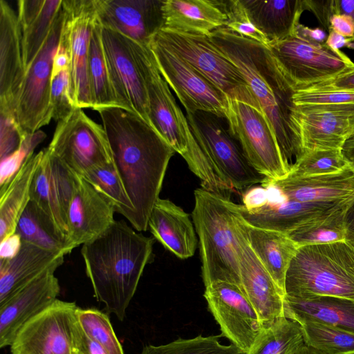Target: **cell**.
Masks as SVG:
<instances>
[{
	"label": "cell",
	"instance_id": "12",
	"mask_svg": "<svg viewBox=\"0 0 354 354\" xmlns=\"http://www.w3.org/2000/svg\"><path fill=\"white\" fill-rule=\"evenodd\" d=\"M46 149L80 176L93 167L114 162L103 127L79 107L58 121Z\"/></svg>",
	"mask_w": 354,
	"mask_h": 354
},
{
	"label": "cell",
	"instance_id": "63",
	"mask_svg": "<svg viewBox=\"0 0 354 354\" xmlns=\"http://www.w3.org/2000/svg\"><path fill=\"white\" fill-rule=\"evenodd\" d=\"M354 354V353H353Z\"/></svg>",
	"mask_w": 354,
	"mask_h": 354
},
{
	"label": "cell",
	"instance_id": "3",
	"mask_svg": "<svg viewBox=\"0 0 354 354\" xmlns=\"http://www.w3.org/2000/svg\"><path fill=\"white\" fill-rule=\"evenodd\" d=\"M208 38L243 75L270 120L291 169L299 159L289 119L291 96L285 89L268 48L225 27L215 30Z\"/></svg>",
	"mask_w": 354,
	"mask_h": 354
},
{
	"label": "cell",
	"instance_id": "24",
	"mask_svg": "<svg viewBox=\"0 0 354 354\" xmlns=\"http://www.w3.org/2000/svg\"><path fill=\"white\" fill-rule=\"evenodd\" d=\"M115 207L80 176L68 212V243L72 250L103 234L115 221Z\"/></svg>",
	"mask_w": 354,
	"mask_h": 354
},
{
	"label": "cell",
	"instance_id": "27",
	"mask_svg": "<svg viewBox=\"0 0 354 354\" xmlns=\"http://www.w3.org/2000/svg\"><path fill=\"white\" fill-rule=\"evenodd\" d=\"M162 29L209 36L227 20L226 0H163Z\"/></svg>",
	"mask_w": 354,
	"mask_h": 354
},
{
	"label": "cell",
	"instance_id": "23",
	"mask_svg": "<svg viewBox=\"0 0 354 354\" xmlns=\"http://www.w3.org/2000/svg\"><path fill=\"white\" fill-rule=\"evenodd\" d=\"M50 269L0 304V348L10 346L21 327L50 306L60 292Z\"/></svg>",
	"mask_w": 354,
	"mask_h": 354
},
{
	"label": "cell",
	"instance_id": "16",
	"mask_svg": "<svg viewBox=\"0 0 354 354\" xmlns=\"http://www.w3.org/2000/svg\"><path fill=\"white\" fill-rule=\"evenodd\" d=\"M203 296L221 335L246 353L263 326L241 286L231 281H215L205 286Z\"/></svg>",
	"mask_w": 354,
	"mask_h": 354
},
{
	"label": "cell",
	"instance_id": "22",
	"mask_svg": "<svg viewBox=\"0 0 354 354\" xmlns=\"http://www.w3.org/2000/svg\"><path fill=\"white\" fill-rule=\"evenodd\" d=\"M102 26L139 44L149 46L163 28V0H94Z\"/></svg>",
	"mask_w": 354,
	"mask_h": 354
},
{
	"label": "cell",
	"instance_id": "30",
	"mask_svg": "<svg viewBox=\"0 0 354 354\" xmlns=\"http://www.w3.org/2000/svg\"><path fill=\"white\" fill-rule=\"evenodd\" d=\"M238 221L250 246L286 296V275L298 245L286 234L250 225L241 214Z\"/></svg>",
	"mask_w": 354,
	"mask_h": 354
},
{
	"label": "cell",
	"instance_id": "25",
	"mask_svg": "<svg viewBox=\"0 0 354 354\" xmlns=\"http://www.w3.org/2000/svg\"><path fill=\"white\" fill-rule=\"evenodd\" d=\"M261 187L277 191L284 199L299 202H334L354 198V168L322 175L268 179Z\"/></svg>",
	"mask_w": 354,
	"mask_h": 354
},
{
	"label": "cell",
	"instance_id": "5",
	"mask_svg": "<svg viewBox=\"0 0 354 354\" xmlns=\"http://www.w3.org/2000/svg\"><path fill=\"white\" fill-rule=\"evenodd\" d=\"M286 296L354 301V247L348 241L299 247L286 275Z\"/></svg>",
	"mask_w": 354,
	"mask_h": 354
},
{
	"label": "cell",
	"instance_id": "47",
	"mask_svg": "<svg viewBox=\"0 0 354 354\" xmlns=\"http://www.w3.org/2000/svg\"><path fill=\"white\" fill-rule=\"evenodd\" d=\"M0 158L2 160L19 148L24 135L13 110L0 106Z\"/></svg>",
	"mask_w": 354,
	"mask_h": 354
},
{
	"label": "cell",
	"instance_id": "6",
	"mask_svg": "<svg viewBox=\"0 0 354 354\" xmlns=\"http://www.w3.org/2000/svg\"><path fill=\"white\" fill-rule=\"evenodd\" d=\"M268 48L290 96L354 66L339 49L326 43L308 41L294 34L270 44Z\"/></svg>",
	"mask_w": 354,
	"mask_h": 354
},
{
	"label": "cell",
	"instance_id": "7",
	"mask_svg": "<svg viewBox=\"0 0 354 354\" xmlns=\"http://www.w3.org/2000/svg\"><path fill=\"white\" fill-rule=\"evenodd\" d=\"M152 39L186 60L231 100L259 104L239 69L207 36L161 29Z\"/></svg>",
	"mask_w": 354,
	"mask_h": 354
},
{
	"label": "cell",
	"instance_id": "54",
	"mask_svg": "<svg viewBox=\"0 0 354 354\" xmlns=\"http://www.w3.org/2000/svg\"><path fill=\"white\" fill-rule=\"evenodd\" d=\"M21 244V239L17 233L1 241L0 260L13 258L19 251Z\"/></svg>",
	"mask_w": 354,
	"mask_h": 354
},
{
	"label": "cell",
	"instance_id": "13",
	"mask_svg": "<svg viewBox=\"0 0 354 354\" xmlns=\"http://www.w3.org/2000/svg\"><path fill=\"white\" fill-rule=\"evenodd\" d=\"M289 119L299 159L309 151L342 149L354 131V104H292Z\"/></svg>",
	"mask_w": 354,
	"mask_h": 354
},
{
	"label": "cell",
	"instance_id": "52",
	"mask_svg": "<svg viewBox=\"0 0 354 354\" xmlns=\"http://www.w3.org/2000/svg\"><path fill=\"white\" fill-rule=\"evenodd\" d=\"M75 354H108L102 346L84 332L77 321L75 326Z\"/></svg>",
	"mask_w": 354,
	"mask_h": 354
},
{
	"label": "cell",
	"instance_id": "37",
	"mask_svg": "<svg viewBox=\"0 0 354 354\" xmlns=\"http://www.w3.org/2000/svg\"><path fill=\"white\" fill-rule=\"evenodd\" d=\"M304 344L324 354H353L354 333L316 322L297 319Z\"/></svg>",
	"mask_w": 354,
	"mask_h": 354
},
{
	"label": "cell",
	"instance_id": "40",
	"mask_svg": "<svg viewBox=\"0 0 354 354\" xmlns=\"http://www.w3.org/2000/svg\"><path fill=\"white\" fill-rule=\"evenodd\" d=\"M220 335H199L189 339L178 338L161 345H147L141 354H245L233 344H222Z\"/></svg>",
	"mask_w": 354,
	"mask_h": 354
},
{
	"label": "cell",
	"instance_id": "45",
	"mask_svg": "<svg viewBox=\"0 0 354 354\" xmlns=\"http://www.w3.org/2000/svg\"><path fill=\"white\" fill-rule=\"evenodd\" d=\"M71 96L69 69L52 77L50 91V109L52 119L59 121L68 117L75 109Z\"/></svg>",
	"mask_w": 354,
	"mask_h": 354
},
{
	"label": "cell",
	"instance_id": "56",
	"mask_svg": "<svg viewBox=\"0 0 354 354\" xmlns=\"http://www.w3.org/2000/svg\"><path fill=\"white\" fill-rule=\"evenodd\" d=\"M346 241L354 247V202L346 213Z\"/></svg>",
	"mask_w": 354,
	"mask_h": 354
},
{
	"label": "cell",
	"instance_id": "51",
	"mask_svg": "<svg viewBox=\"0 0 354 354\" xmlns=\"http://www.w3.org/2000/svg\"><path fill=\"white\" fill-rule=\"evenodd\" d=\"M70 64L71 56L68 40L62 28L59 45L53 58L52 77L62 71L68 70Z\"/></svg>",
	"mask_w": 354,
	"mask_h": 354
},
{
	"label": "cell",
	"instance_id": "29",
	"mask_svg": "<svg viewBox=\"0 0 354 354\" xmlns=\"http://www.w3.org/2000/svg\"><path fill=\"white\" fill-rule=\"evenodd\" d=\"M65 255L22 241L16 256L0 260V304L48 270H57Z\"/></svg>",
	"mask_w": 354,
	"mask_h": 354
},
{
	"label": "cell",
	"instance_id": "39",
	"mask_svg": "<svg viewBox=\"0 0 354 354\" xmlns=\"http://www.w3.org/2000/svg\"><path fill=\"white\" fill-rule=\"evenodd\" d=\"M63 0H44L40 12L24 28L22 32L23 57L26 68L34 59L45 42Z\"/></svg>",
	"mask_w": 354,
	"mask_h": 354
},
{
	"label": "cell",
	"instance_id": "35",
	"mask_svg": "<svg viewBox=\"0 0 354 354\" xmlns=\"http://www.w3.org/2000/svg\"><path fill=\"white\" fill-rule=\"evenodd\" d=\"M102 29V26L96 16L91 31L88 55V75L94 110L118 106L111 86Z\"/></svg>",
	"mask_w": 354,
	"mask_h": 354
},
{
	"label": "cell",
	"instance_id": "36",
	"mask_svg": "<svg viewBox=\"0 0 354 354\" xmlns=\"http://www.w3.org/2000/svg\"><path fill=\"white\" fill-rule=\"evenodd\" d=\"M304 345L298 323L283 317L262 328L245 354H296Z\"/></svg>",
	"mask_w": 354,
	"mask_h": 354
},
{
	"label": "cell",
	"instance_id": "59",
	"mask_svg": "<svg viewBox=\"0 0 354 354\" xmlns=\"http://www.w3.org/2000/svg\"><path fill=\"white\" fill-rule=\"evenodd\" d=\"M342 151L349 164L354 168V147L342 149Z\"/></svg>",
	"mask_w": 354,
	"mask_h": 354
},
{
	"label": "cell",
	"instance_id": "4",
	"mask_svg": "<svg viewBox=\"0 0 354 354\" xmlns=\"http://www.w3.org/2000/svg\"><path fill=\"white\" fill-rule=\"evenodd\" d=\"M239 204L198 188L194 191L192 221L198 238L204 286L227 281L240 286L236 221Z\"/></svg>",
	"mask_w": 354,
	"mask_h": 354
},
{
	"label": "cell",
	"instance_id": "43",
	"mask_svg": "<svg viewBox=\"0 0 354 354\" xmlns=\"http://www.w3.org/2000/svg\"><path fill=\"white\" fill-rule=\"evenodd\" d=\"M346 213L301 227L288 236L299 248L345 241Z\"/></svg>",
	"mask_w": 354,
	"mask_h": 354
},
{
	"label": "cell",
	"instance_id": "1",
	"mask_svg": "<svg viewBox=\"0 0 354 354\" xmlns=\"http://www.w3.org/2000/svg\"><path fill=\"white\" fill-rule=\"evenodd\" d=\"M95 111L101 117L114 163L133 207L129 222L136 230L146 231L176 151L136 113L118 106Z\"/></svg>",
	"mask_w": 354,
	"mask_h": 354
},
{
	"label": "cell",
	"instance_id": "17",
	"mask_svg": "<svg viewBox=\"0 0 354 354\" xmlns=\"http://www.w3.org/2000/svg\"><path fill=\"white\" fill-rule=\"evenodd\" d=\"M65 12L63 30L70 48L71 96L75 107H93L89 75L88 55L91 31L97 13L94 0H63Z\"/></svg>",
	"mask_w": 354,
	"mask_h": 354
},
{
	"label": "cell",
	"instance_id": "11",
	"mask_svg": "<svg viewBox=\"0 0 354 354\" xmlns=\"http://www.w3.org/2000/svg\"><path fill=\"white\" fill-rule=\"evenodd\" d=\"M151 49L158 68L186 110L205 111L230 118V99L186 60L169 47L151 39Z\"/></svg>",
	"mask_w": 354,
	"mask_h": 354
},
{
	"label": "cell",
	"instance_id": "38",
	"mask_svg": "<svg viewBox=\"0 0 354 354\" xmlns=\"http://www.w3.org/2000/svg\"><path fill=\"white\" fill-rule=\"evenodd\" d=\"M82 177L104 195L114 205L115 212L129 221L133 207L114 162L93 167Z\"/></svg>",
	"mask_w": 354,
	"mask_h": 354
},
{
	"label": "cell",
	"instance_id": "58",
	"mask_svg": "<svg viewBox=\"0 0 354 354\" xmlns=\"http://www.w3.org/2000/svg\"><path fill=\"white\" fill-rule=\"evenodd\" d=\"M348 42L349 39L344 38L333 31H331L328 35L326 44L333 48L339 49L341 47L346 46Z\"/></svg>",
	"mask_w": 354,
	"mask_h": 354
},
{
	"label": "cell",
	"instance_id": "18",
	"mask_svg": "<svg viewBox=\"0 0 354 354\" xmlns=\"http://www.w3.org/2000/svg\"><path fill=\"white\" fill-rule=\"evenodd\" d=\"M102 39L111 86L118 106L136 113L151 124L147 91L130 39L104 26L102 29Z\"/></svg>",
	"mask_w": 354,
	"mask_h": 354
},
{
	"label": "cell",
	"instance_id": "10",
	"mask_svg": "<svg viewBox=\"0 0 354 354\" xmlns=\"http://www.w3.org/2000/svg\"><path fill=\"white\" fill-rule=\"evenodd\" d=\"M62 7L42 47L26 68L15 103V116L23 135L33 133L52 120L50 91L53 58L64 22Z\"/></svg>",
	"mask_w": 354,
	"mask_h": 354
},
{
	"label": "cell",
	"instance_id": "41",
	"mask_svg": "<svg viewBox=\"0 0 354 354\" xmlns=\"http://www.w3.org/2000/svg\"><path fill=\"white\" fill-rule=\"evenodd\" d=\"M75 316L84 332L108 354H124L108 315L95 308L77 306Z\"/></svg>",
	"mask_w": 354,
	"mask_h": 354
},
{
	"label": "cell",
	"instance_id": "15",
	"mask_svg": "<svg viewBox=\"0 0 354 354\" xmlns=\"http://www.w3.org/2000/svg\"><path fill=\"white\" fill-rule=\"evenodd\" d=\"M77 308L75 302L56 299L21 327L11 354H75Z\"/></svg>",
	"mask_w": 354,
	"mask_h": 354
},
{
	"label": "cell",
	"instance_id": "9",
	"mask_svg": "<svg viewBox=\"0 0 354 354\" xmlns=\"http://www.w3.org/2000/svg\"><path fill=\"white\" fill-rule=\"evenodd\" d=\"M228 130L251 165L272 180L286 177L290 167L283 158L274 129L259 104L230 100Z\"/></svg>",
	"mask_w": 354,
	"mask_h": 354
},
{
	"label": "cell",
	"instance_id": "44",
	"mask_svg": "<svg viewBox=\"0 0 354 354\" xmlns=\"http://www.w3.org/2000/svg\"><path fill=\"white\" fill-rule=\"evenodd\" d=\"M46 138L42 131L23 136L19 148L1 160L0 190L4 189L20 169L24 162L34 153L35 147Z\"/></svg>",
	"mask_w": 354,
	"mask_h": 354
},
{
	"label": "cell",
	"instance_id": "46",
	"mask_svg": "<svg viewBox=\"0 0 354 354\" xmlns=\"http://www.w3.org/2000/svg\"><path fill=\"white\" fill-rule=\"evenodd\" d=\"M227 20L225 28L268 47L270 41L250 20L241 0H226Z\"/></svg>",
	"mask_w": 354,
	"mask_h": 354
},
{
	"label": "cell",
	"instance_id": "42",
	"mask_svg": "<svg viewBox=\"0 0 354 354\" xmlns=\"http://www.w3.org/2000/svg\"><path fill=\"white\" fill-rule=\"evenodd\" d=\"M351 165L342 149H317L306 152L288 176L304 177L335 173Z\"/></svg>",
	"mask_w": 354,
	"mask_h": 354
},
{
	"label": "cell",
	"instance_id": "50",
	"mask_svg": "<svg viewBox=\"0 0 354 354\" xmlns=\"http://www.w3.org/2000/svg\"><path fill=\"white\" fill-rule=\"evenodd\" d=\"M304 3L306 10L313 12L320 25L330 32V19L336 14L335 0H304Z\"/></svg>",
	"mask_w": 354,
	"mask_h": 354
},
{
	"label": "cell",
	"instance_id": "14",
	"mask_svg": "<svg viewBox=\"0 0 354 354\" xmlns=\"http://www.w3.org/2000/svg\"><path fill=\"white\" fill-rule=\"evenodd\" d=\"M131 48L145 83L151 126L183 157L188 149L181 113L169 85L161 75L149 46L130 39Z\"/></svg>",
	"mask_w": 354,
	"mask_h": 354
},
{
	"label": "cell",
	"instance_id": "20",
	"mask_svg": "<svg viewBox=\"0 0 354 354\" xmlns=\"http://www.w3.org/2000/svg\"><path fill=\"white\" fill-rule=\"evenodd\" d=\"M44 151L32 182L30 201L50 218L68 243V212L80 176L46 148Z\"/></svg>",
	"mask_w": 354,
	"mask_h": 354
},
{
	"label": "cell",
	"instance_id": "55",
	"mask_svg": "<svg viewBox=\"0 0 354 354\" xmlns=\"http://www.w3.org/2000/svg\"><path fill=\"white\" fill-rule=\"evenodd\" d=\"M294 35L312 43L325 44L328 35L322 29L310 28L300 23L296 26Z\"/></svg>",
	"mask_w": 354,
	"mask_h": 354
},
{
	"label": "cell",
	"instance_id": "21",
	"mask_svg": "<svg viewBox=\"0 0 354 354\" xmlns=\"http://www.w3.org/2000/svg\"><path fill=\"white\" fill-rule=\"evenodd\" d=\"M239 217L236 229L239 241L240 286L263 328L277 318L285 317L286 296L250 246L239 224Z\"/></svg>",
	"mask_w": 354,
	"mask_h": 354
},
{
	"label": "cell",
	"instance_id": "53",
	"mask_svg": "<svg viewBox=\"0 0 354 354\" xmlns=\"http://www.w3.org/2000/svg\"><path fill=\"white\" fill-rule=\"evenodd\" d=\"M330 29L344 38H354V20L349 15H333L330 19Z\"/></svg>",
	"mask_w": 354,
	"mask_h": 354
},
{
	"label": "cell",
	"instance_id": "61",
	"mask_svg": "<svg viewBox=\"0 0 354 354\" xmlns=\"http://www.w3.org/2000/svg\"><path fill=\"white\" fill-rule=\"evenodd\" d=\"M354 147V131L346 141L342 149H350Z\"/></svg>",
	"mask_w": 354,
	"mask_h": 354
},
{
	"label": "cell",
	"instance_id": "34",
	"mask_svg": "<svg viewBox=\"0 0 354 354\" xmlns=\"http://www.w3.org/2000/svg\"><path fill=\"white\" fill-rule=\"evenodd\" d=\"M15 233L22 241L46 250L66 254L73 250L50 218L32 201L20 216Z\"/></svg>",
	"mask_w": 354,
	"mask_h": 354
},
{
	"label": "cell",
	"instance_id": "57",
	"mask_svg": "<svg viewBox=\"0 0 354 354\" xmlns=\"http://www.w3.org/2000/svg\"><path fill=\"white\" fill-rule=\"evenodd\" d=\"M335 3L336 14L349 15L354 20V0H335ZM349 41H354V38Z\"/></svg>",
	"mask_w": 354,
	"mask_h": 354
},
{
	"label": "cell",
	"instance_id": "33",
	"mask_svg": "<svg viewBox=\"0 0 354 354\" xmlns=\"http://www.w3.org/2000/svg\"><path fill=\"white\" fill-rule=\"evenodd\" d=\"M44 149L32 154L9 184L0 190V241L15 233L17 224L30 201V187Z\"/></svg>",
	"mask_w": 354,
	"mask_h": 354
},
{
	"label": "cell",
	"instance_id": "48",
	"mask_svg": "<svg viewBox=\"0 0 354 354\" xmlns=\"http://www.w3.org/2000/svg\"><path fill=\"white\" fill-rule=\"evenodd\" d=\"M293 105L354 104V92L299 91L290 97Z\"/></svg>",
	"mask_w": 354,
	"mask_h": 354
},
{
	"label": "cell",
	"instance_id": "60",
	"mask_svg": "<svg viewBox=\"0 0 354 354\" xmlns=\"http://www.w3.org/2000/svg\"><path fill=\"white\" fill-rule=\"evenodd\" d=\"M296 354H324L319 351L308 347L306 346L305 344L298 351V352Z\"/></svg>",
	"mask_w": 354,
	"mask_h": 354
},
{
	"label": "cell",
	"instance_id": "28",
	"mask_svg": "<svg viewBox=\"0 0 354 354\" xmlns=\"http://www.w3.org/2000/svg\"><path fill=\"white\" fill-rule=\"evenodd\" d=\"M148 229L166 249L177 257H192L198 241L189 215L169 199L159 198L148 221Z\"/></svg>",
	"mask_w": 354,
	"mask_h": 354
},
{
	"label": "cell",
	"instance_id": "49",
	"mask_svg": "<svg viewBox=\"0 0 354 354\" xmlns=\"http://www.w3.org/2000/svg\"><path fill=\"white\" fill-rule=\"evenodd\" d=\"M305 91L354 92V66L305 89Z\"/></svg>",
	"mask_w": 354,
	"mask_h": 354
},
{
	"label": "cell",
	"instance_id": "19",
	"mask_svg": "<svg viewBox=\"0 0 354 354\" xmlns=\"http://www.w3.org/2000/svg\"><path fill=\"white\" fill-rule=\"evenodd\" d=\"M353 198L334 202H299L284 199L253 207L239 204L240 214L251 225L284 234L348 211Z\"/></svg>",
	"mask_w": 354,
	"mask_h": 354
},
{
	"label": "cell",
	"instance_id": "62",
	"mask_svg": "<svg viewBox=\"0 0 354 354\" xmlns=\"http://www.w3.org/2000/svg\"><path fill=\"white\" fill-rule=\"evenodd\" d=\"M348 48L354 49V41H351V43L350 42L348 45Z\"/></svg>",
	"mask_w": 354,
	"mask_h": 354
},
{
	"label": "cell",
	"instance_id": "31",
	"mask_svg": "<svg viewBox=\"0 0 354 354\" xmlns=\"http://www.w3.org/2000/svg\"><path fill=\"white\" fill-rule=\"evenodd\" d=\"M241 1L253 24L270 44L293 35L306 10L304 0Z\"/></svg>",
	"mask_w": 354,
	"mask_h": 354
},
{
	"label": "cell",
	"instance_id": "2",
	"mask_svg": "<svg viewBox=\"0 0 354 354\" xmlns=\"http://www.w3.org/2000/svg\"><path fill=\"white\" fill-rule=\"evenodd\" d=\"M154 238L144 236L124 220L82 245L81 254L94 295L120 321L151 261Z\"/></svg>",
	"mask_w": 354,
	"mask_h": 354
},
{
	"label": "cell",
	"instance_id": "26",
	"mask_svg": "<svg viewBox=\"0 0 354 354\" xmlns=\"http://www.w3.org/2000/svg\"><path fill=\"white\" fill-rule=\"evenodd\" d=\"M25 73L18 17L7 1L0 0V106L15 113Z\"/></svg>",
	"mask_w": 354,
	"mask_h": 354
},
{
	"label": "cell",
	"instance_id": "8",
	"mask_svg": "<svg viewBox=\"0 0 354 354\" xmlns=\"http://www.w3.org/2000/svg\"><path fill=\"white\" fill-rule=\"evenodd\" d=\"M186 118L196 141L234 191L261 185L268 179L251 165L222 118L205 111L187 113Z\"/></svg>",
	"mask_w": 354,
	"mask_h": 354
},
{
	"label": "cell",
	"instance_id": "32",
	"mask_svg": "<svg viewBox=\"0 0 354 354\" xmlns=\"http://www.w3.org/2000/svg\"><path fill=\"white\" fill-rule=\"evenodd\" d=\"M285 317L338 327L354 333V301L332 297L299 299L285 297Z\"/></svg>",
	"mask_w": 354,
	"mask_h": 354
}]
</instances>
